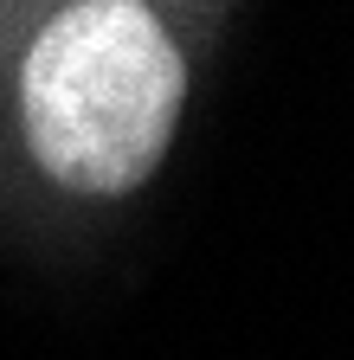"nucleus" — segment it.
<instances>
[{"instance_id":"f257e3e1","label":"nucleus","mask_w":354,"mask_h":360,"mask_svg":"<svg viewBox=\"0 0 354 360\" xmlns=\"http://www.w3.org/2000/svg\"><path fill=\"white\" fill-rule=\"evenodd\" d=\"M20 110L26 142L52 180L77 193H122L174 135L181 52L142 7H71L32 45Z\"/></svg>"}]
</instances>
